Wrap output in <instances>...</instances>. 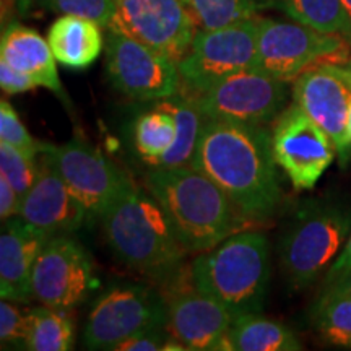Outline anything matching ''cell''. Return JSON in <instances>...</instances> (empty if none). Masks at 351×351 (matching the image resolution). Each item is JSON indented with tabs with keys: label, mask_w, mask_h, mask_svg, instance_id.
<instances>
[{
	"label": "cell",
	"mask_w": 351,
	"mask_h": 351,
	"mask_svg": "<svg viewBox=\"0 0 351 351\" xmlns=\"http://www.w3.org/2000/svg\"><path fill=\"white\" fill-rule=\"evenodd\" d=\"M189 166L212 179L249 221H267L282 204L278 165L265 127L205 119Z\"/></svg>",
	"instance_id": "obj_1"
},
{
	"label": "cell",
	"mask_w": 351,
	"mask_h": 351,
	"mask_svg": "<svg viewBox=\"0 0 351 351\" xmlns=\"http://www.w3.org/2000/svg\"><path fill=\"white\" fill-rule=\"evenodd\" d=\"M101 219L114 256L140 275L165 278L187 254L163 205L130 178Z\"/></svg>",
	"instance_id": "obj_2"
},
{
	"label": "cell",
	"mask_w": 351,
	"mask_h": 351,
	"mask_svg": "<svg viewBox=\"0 0 351 351\" xmlns=\"http://www.w3.org/2000/svg\"><path fill=\"white\" fill-rule=\"evenodd\" d=\"M145 187L163 205L187 252H205L238 232L244 217L212 179L192 166L152 168Z\"/></svg>",
	"instance_id": "obj_3"
},
{
	"label": "cell",
	"mask_w": 351,
	"mask_h": 351,
	"mask_svg": "<svg viewBox=\"0 0 351 351\" xmlns=\"http://www.w3.org/2000/svg\"><path fill=\"white\" fill-rule=\"evenodd\" d=\"M270 274V244L258 231L234 232L191 263L192 288L215 298L236 317L262 313Z\"/></svg>",
	"instance_id": "obj_4"
},
{
	"label": "cell",
	"mask_w": 351,
	"mask_h": 351,
	"mask_svg": "<svg viewBox=\"0 0 351 351\" xmlns=\"http://www.w3.org/2000/svg\"><path fill=\"white\" fill-rule=\"evenodd\" d=\"M351 232V207L333 199L307 200L280 238L278 256L288 287L317 282L340 256Z\"/></svg>",
	"instance_id": "obj_5"
},
{
	"label": "cell",
	"mask_w": 351,
	"mask_h": 351,
	"mask_svg": "<svg viewBox=\"0 0 351 351\" xmlns=\"http://www.w3.org/2000/svg\"><path fill=\"white\" fill-rule=\"evenodd\" d=\"M169 304L145 283H114L95 301L88 314L83 343L88 350L114 351L137 333L168 328Z\"/></svg>",
	"instance_id": "obj_6"
},
{
	"label": "cell",
	"mask_w": 351,
	"mask_h": 351,
	"mask_svg": "<svg viewBox=\"0 0 351 351\" xmlns=\"http://www.w3.org/2000/svg\"><path fill=\"white\" fill-rule=\"evenodd\" d=\"M258 16L213 29H199L191 49L178 62L182 88L189 95L208 90L221 78L254 69Z\"/></svg>",
	"instance_id": "obj_7"
},
{
	"label": "cell",
	"mask_w": 351,
	"mask_h": 351,
	"mask_svg": "<svg viewBox=\"0 0 351 351\" xmlns=\"http://www.w3.org/2000/svg\"><path fill=\"white\" fill-rule=\"evenodd\" d=\"M350 46L340 34L320 33L298 23L258 16V72L282 82H295L302 72L327 57L341 54Z\"/></svg>",
	"instance_id": "obj_8"
},
{
	"label": "cell",
	"mask_w": 351,
	"mask_h": 351,
	"mask_svg": "<svg viewBox=\"0 0 351 351\" xmlns=\"http://www.w3.org/2000/svg\"><path fill=\"white\" fill-rule=\"evenodd\" d=\"M106 32V72L116 90L137 101H161L181 93L176 60L124 33Z\"/></svg>",
	"instance_id": "obj_9"
},
{
	"label": "cell",
	"mask_w": 351,
	"mask_h": 351,
	"mask_svg": "<svg viewBox=\"0 0 351 351\" xmlns=\"http://www.w3.org/2000/svg\"><path fill=\"white\" fill-rule=\"evenodd\" d=\"M189 96L205 119L262 125L275 121L285 109L288 85L257 69H247L221 78L199 95Z\"/></svg>",
	"instance_id": "obj_10"
},
{
	"label": "cell",
	"mask_w": 351,
	"mask_h": 351,
	"mask_svg": "<svg viewBox=\"0 0 351 351\" xmlns=\"http://www.w3.org/2000/svg\"><path fill=\"white\" fill-rule=\"evenodd\" d=\"M271 150L278 168L296 191L314 189L333 163L337 148L332 138L293 103L276 116L271 129Z\"/></svg>",
	"instance_id": "obj_11"
},
{
	"label": "cell",
	"mask_w": 351,
	"mask_h": 351,
	"mask_svg": "<svg viewBox=\"0 0 351 351\" xmlns=\"http://www.w3.org/2000/svg\"><path fill=\"white\" fill-rule=\"evenodd\" d=\"M108 29L124 33L179 62L191 49L199 25L182 0H116Z\"/></svg>",
	"instance_id": "obj_12"
},
{
	"label": "cell",
	"mask_w": 351,
	"mask_h": 351,
	"mask_svg": "<svg viewBox=\"0 0 351 351\" xmlns=\"http://www.w3.org/2000/svg\"><path fill=\"white\" fill-rule=\"evenodd\" d=\"M90 254L70 234L46 241L33 269V298L44 306L72 311L95 288Z\"/></svg>",
	"instance_id": "obj_13"
},
{
	"label": "cell",
	"mask_w": 351,
	"mask_h": 351,
	"mask_svg": "<svg viewBox=\"0 0 351 351\" xmlns=\"http://www.w3.org/2000/svg\"><path fill=\"white\" fill-rule=\"evenodd\" d=\"M44 155L82 202L91 219L104 217L129 179L98 148L80 137H73L62 145H49Z\"/></svg>",
	"instance_id": "obj_14"
},
{
	"label": "cell",
	"mask_w": 351,
	"mask_h": 351,
	"mask_svg": "<svg viewBox=\"0 0 351 351\" xmlns=\"http://www.w3.org/2000/svg\"><path fill=\"white\" fill-rule=\"evenodd\" d=\"M293 98L315 124L326 130L340 161L346 163L351 153L346 137L351 108V69L332 62L313 65L295 80Z\"/></svg>",
	"instance_id": "obj_15"
},
{
	"label": "cell",
	"mask_w": 351,
	"mask_h": 351,
	"mask_svg": "<svg viewBox=\"0 0 351 351\" xmlns=\"http://www.w3.org/2000/svg\"><path fill=\"white\" fill-rule=\"evenodd\" d=\"M168 332L186 350H228V333L236 315L205 293L186 291L169 302Z\"/></svg>",
	"instance_id": "obj_16"
},
{
	"label": "cell",
	"mask_w": 351,
	"mask_h": 351,
	"mask_svg": "<svg viewBox=\"0 0 351 351\" xmlns=\"http://www.w3.org/2000/svg\"><path fill=\"white\" fill-rule=\"evenodd\" d=\"M19 217L38 230L54 234H72L88 218L82 202L73 195L49 158L43 153L39 174L23 195Z\"/></svg>",
	"instance_id": "obj_17"
},
{
	"label": "cell",
	"mask_w": 351,
	"mask_h": 351,
	"mask_svg": "<svg viewBox=\"0 0 351 351\" xmlns=\"http://www.w3.org/2000/svg\"><path fill=\"white\" fill-rule=\"evenodd\" d=\"M51 236L20 217L5 219L0 232V296L12 302L33 300V269Z\"/></svg>",
	"instance_id": "obj_18"
},
{
	"label": "cell",
	"mask_w": 351,
	"mask_h": 351,
	"mask_svg": "<svg viewBox=\"0 0 351 351\" xmlns=\"http://www.w3.org/2000/svg\"><path fill=\"white\" fill-rule=\"evenodd\" d=\"M0 60L16 72L25 73L38 83L65 99L62 83L56 67V57L49 43L36 29L20 23L3 28L0 39Z\"/></svg>",
	"instance_id": "obj_19"
},
{
	"label": "cell",
	"mask_w": 351,
	"mask_h": 351,
	"mask_svg": "<svg viewBox=\"0 0 351 351\" xmlns=\"http://www.w3.org/2000/svg\"><path fill=\"white\" fill-rule=\"evenodd\" d=\"M101 26L93 20L75 15H59L47 33L52 54L69 69L90 67L101 56L104 41Z\"/></svg>",
	"instance_id": "obj_20"
},
{
	"label": "cell",
	"mask_w": 351,
	"mask_h": 351,
	"mask_svg": "<svg viewBox=\"0 0 351 351\" xmlns=\"http://www.w3.org/2000/svg\"><path fill=\"white\" fill-rule=\"evenodd\" d=\"M230 351H300L302 345L291 328L261 313L238 315L228 333Z\"/></svg>",
	"instance_id": "obj_21"
},
{
	"label": "cell",
	"mask_w": 351,
	"mask_h": 351,
	"mask_svg": "<svg viewBox=\"0 0 351 351\" xmlns=\"http://www.w3.org/2000/svg\"><path fill=\"white\" fill-rule=\"evenodd\" d=\"M311 322L326 343L351 350V293L327 285L313 302Z\"/></svg>",
	"instance_id": "obj_22"
},
{
	"label": "cell",
	"mask_w": 351,
	"mask_h": 351,
	"mask_svg": "<svg viewBox=\"0 0 351 351\" xmlns=\"http://www.w3.org/2000/svg\"><path fill=\"white\" fill-rule=\"evenodd\" d=\"M178 137V121L173 114L160 106L140 114L134 124L135 152L152 168L173 150Z\"/></svg>",
	"instance_id": "obj_23"
},
{
	"label": "cell",
	"mask_w": 351,
	"mask_h": 351,
	"mask_svg": "<svg viewBox=\"0 0 351 351\" xmlns=\"http://www.w3.org/2000/svg\"><path fill=\"white\" fill-rule=\"evenodd\" d=\"M70 311L49 306L28 311V337L26 350L32 351H69L75 345V324Z\"/></svg>",
	"instance_id": "obj_24"
},
{
	"label": "cell",
	"mask_w": 351,
	"mask_h": 351,
	"mask_svg": "<svg viewBox=\"0 0 351 351\" xmlns=\"http://www.w3.org/2000/svg\"><path fill=\"white\" fill-rule=\"evenodd\" d=\"M184 5L199 25V29H213L254 19L267 8H274L271 0H182Z\"/></svg>",
	"instance_id": "obj_25"
},
{
	"label": "cell",
	"mask_w": 351,
	"mask_h": 351,
	"mask_svg": "<svg viewBox=\"0 0 351 351\" xmlns=\"http://www.w3.org/2000/svg\"><path fill=\"white\" fill-rule=\"evenodd\" d=\"M293 21L320 33L343 36L345 19L340 0H271Z\"/></svg>",
	"instance_id": "obj_26"
},
{
	"label": "cell",
	"mask_w": 351,
	"mask_h": 351,
	"mask_svg": "<svg viewBox=\"0 0 351 351\" xmlns=\"http://www.w3.org/2000/svg\"><path fill=\"white\" fill-rule=\"evenodd\" d=\"M0 174L5 176L13 189L23 195L33 187L39 174V161L36 158L25 155L15 147L0 142Z\"/></svg>",
	"instance_id": "obj_27"
},
{
	"label": "cell",
	"mask_w": 351,
	"mask_h": 351,
	"mask_svg": "<svg viewBox=\"0 0 351 351\" xmlns=\"http://www.w3.org/2000/svg\"><path fill=\"white\" fill-rule=\"evenodd\" d=\"M0 142H5L25 155L36 158L49 148V143L39 142L29 134L15 109L7 99L0 101Z\"/></svg>",
	"instance_id": "obj_28"
},
{
	"label": "cell",
	"mask_w": 351,
	"mask_h": 351,
	"mask_svg": "<svg viewBox=\"0 0 351 351\" xmlns=\"http://www.w3.org/2000/svg\"><path fill=\"white\" fill-rule=\"evenodd\" d=\"M57 15H75L93 20L108 29L114 16L116 0H43L41 5Z\"/></svg>",
	"instance_id": "obj_29"
},
{
	"label": "cell",
	"mask_w": 351,
	"mask_h": 351,
	"mask_svg": "<svg viewBox=\"0 0 351 351\" xmlns=\"http://www.w3.org/2000/svg\"><path fill=\"white\" fill-rule=\"evenodd\" d=\"M26 337H28V311L23 313L13 306L12 301L2 300L0 304V343L2 348L26 350Z\"/></svg>",
	"instance_id": "obj_30"
},
{
	"label": "cell",
	"mask_w": 351,
	"mask_h": 351,
	"mask_svg": "<svg viewBox=\"0 0 351 351\" xmlns=\"http://www.w3.org/2000/svg\"><path fill=\"white\" fill-rule=\"evenodd\" d=\"M0 88L7 95H19L38 88V83L33 78L16 72L10 65L0 60Z\"/></svg>",
	"instance_id": "obj_31"
},
{
	"label": "cell",
	"mask_w": 351,
	"mask_h": 351,
	"mask_svg": "<svg viewBox=\"0 0 351 351\" xmlns=\"http://www.w3.org/2000/svg\"><path fill=\"white\" fill-rule=\"evenodd\" d=\"M20 205L21 197L19 192L7 181L5 176L0 174V218H2V221L19 217Z\"/></svg>",
	"instance_id": "obj_32"
},
{
	"label": "cell",
	"mask_w": 351,
	"mask_h": 351,
	"mask_svg": "<svg viewBox=\"0 0 351 351\" xmlns=\"http://www.w3.org/2000/svg\"><path fill=\"white\" fill-rule=\"evenodd\" d=\"M348 271H351V232H350L348 239H346L345 247L341 249L340 256L337 257V261L333 262L330 269H328L327 276H326V283L333 282V280H337L341 275L348 274Z\"/></svg>",
	"instance_id": "obj_33"
},
{
	"label": "cell",
	"mask_w": 351,
	"mask_h": 351,
	"mask_svg": "<svg viewBox=\"0 0 351 351\" xmlns=\"http://www.w3.org/2000/svg\"><path fill=\"white\" fill-rule=\"evenodd\" d=\"M340 3H341V12H343V19H345L343 38L351 46V0H340Z\"/></svg>",
	"instance_id": "obj_34"
},
{
	"label": "cell",
	"mask_w": 351,
	"mask_h": 351,
	"mask_svg": "<svg viewBox=\"0 0 351 351\" xmlns=\"http://www.w3.org/2000/svg\"><path fill=\"white\" fill-rule=\"evenodd\" d=\"M327 285H337V287L348 289V291L351 293V271H348V274L339 276V278L333 280V282L327 283Z\"/></svg>",
	"instance_id": "obj_35"
},
{
	"label": "cell",
	"mask_w": 351,
	"mask_h": 351,
	"mask_svg": "<svg viewBox=\"0 0 351 351\" xmlns=\"http://www.w3.org/2000/svg\"><path fill=\"white\" fill-rule=\"evenodd\" d=\"M19 2L21 3V5H23V8H29V7H39L41 5V2L43 0H19Z\"/></svg>",
	"instance_id": "obj_36"
},
{
	"label": "cell",
	"mask_w": 351,
	"mask_h": 351,
	"mask_svg": "<svg viewBox=\"0 0 351 351\" xmlns=\"http://www.w3.org/2000/svg\"><path fill=\"white\" fill-rule=\"evenodd\" d=\"M346 137H348V142L351 145V108L348 112V121H346Z\"/></svg>",
	"instance_id": "obj_37"
},
{
	"label": "cell",
	"mask_w": 351,
	"mask_h": 351,
	"mask_svg": "<svg viewBox=\"0 0 351 351\" xmlns=\"http://www.w3.org/2000/svg\"><path fill=\"white\" fill-rule=\"evenodd\" d=\"M346 67H350V69H351V59L348 60V62H346Z\"/></svg>",
	"instance_id": "obj_38"
}]
</instances>
